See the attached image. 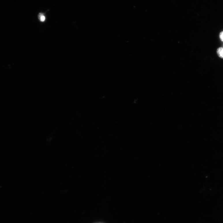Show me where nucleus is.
<instances>
[{
    "mask_svg": "<svg viewBox=\"0 0 223 223\" xmlns=\"http://www.w3.org/2000/svg\"><path fill=\"white\" fill-rule=\"evenodd\" d=\"M217 53L218 55L220 57L223 59V48H218L217 50Z\"/></svg>",
    "mask_w": 223,
    "mask_h": 223,
    "instance_id": "1",
    "label": "nucleus"
},
{
    "mask_svg": "<svg viewBox=\"0 0 223 223\" xmlns=\"http://www.w3.org/2000/svg\"><path fill=\"white\" fill-rule=\"evenodd\" d=\"M39 18L40 21L41 22H44L45 20V17L43 14H40Z\"/></svg>",
    "mask_w": 223,
    "mask_h": 223,
    "instance_id": "2",
    "label": "nucleus"
},
{
    "mask_svg": "<svg viewBox=\"0 0 223 223\" xmlns=\"http://www.w3.org/2000/svg\"><path fill=\"white\" fill-rule=\"evenodd\" d=\"M220 38L221 40L223 42V31L220 33Z\"/></svg>",
    "mask_w": 223,
    "mask_h": 223,
    "instance_id": "3",
    "label": "nucleus"
}]
</instances>
